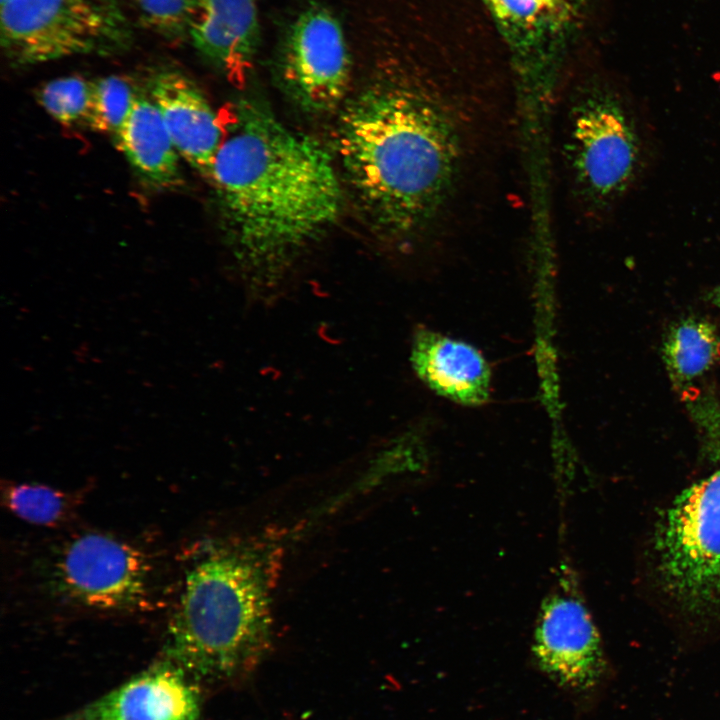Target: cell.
<instances>
[{"instance_id":"obj_1","label":"cell","mask_w":720,"mask_h":720,"mask_svg":"<svg viewBox=\"0 0 720 720\" xmlns=\"http://www.w3.org/2000/svg\"><path fill=\"white\" fill-rule=\"evenodd\" d=\"M336 148L369 219L400 249L455 232L495 152L513 82L489 24L442 6L398 15Z\"/></svg>"},{"instance_id":"obj_20","label":"cell","mask_w":720,"mask_h":720,"mask_svg":"<svg viewBox=\"0 0 720 720\" xmlns=\"http://www.w3.org/2000/svg\"><path fill=\"white\" fill-rule=\"evenodd\" d=\"M142 24L169 41L188 39L192 0H137Z\"/></svg>"},{"instance_id":"obj_8","label":"cell","mask_w":720,"mask_h":720,"mask_svg":"<svg viewBox=\"0 0 720 720\" xmlns=\"http://www.w3.org/2000/svg\"><path fill=\"white\" fill-rule=\"evenodd\" d=\"M274 63L282 88L307 112L333 110L349 89L352 63L344 30L320 3H310L290 20L278 39Z\"/></svg>"},{"instance_id":"obj_6","label":"cell","mask_w":720,"mask_h":720,"mask_svg":"<svg viewBox=\"0 0 720 720\" xmlns=\"http://www.w3.org/2000/svg\"><path fill=\"white\" fill-rule=\"evenodd\" d=\"M121 0H7L0 40L11 64L33 65L76 55H113L133 42Z\"/></svg>"},{"instance_id":"obj_10","label":"cell","mask_w":720,"mask_h":720,"mask_svg":"<svg viewBox=\"0 0 720 720\" xmlns=\"http://www.w3.org/2000/svg\"><path fill=\"white\" fill-rule=\"evenodd\" d=\"M532 651L540 669L570 690L594 687L606 666L597 628L582 600L569 587L545 599Z\"/></svg>"},{"instance_id":"obj_16","label":"cell","mask_w":720,"mask_h":720,"mask_svg":"<svg viewBox=\"0 0 720 720\" xmlns=\"http://www.w3.org/2000/svg\"><path fill=\"white\" fill-rule=\"evenodd\" d=\"M663 358L672 382L685 387L720 364V334L704 320L680 321L665 337Z\"/></svg>"},{"instance_id":"obj_19","label":"cell","mask_w":720,"mask_h":720,"mask_svg":"<svg viewBox=\"0 0 720 720\" xmlns=\"http://www.w3.org/2000/svg\"><path fill=\"white\" fill-rule=\"evenodd\" d=\"M138 95L132 85L118 76L94 82L93 97L86 125L98 132L115 135L130 114Z\"/></svg>"},{"instance_id":"obj_13","label":"cell","mask_w":720,"mask_h":720,"mask_svg":"<svg viewBox=\"0 0 720 720\" xmlns=\"http://www.w3.org/2000/svg\"><path fill=\"white\" fill-rule=\"evenodd\" d=\"M150 93L179 156L209 179L223 132L205 96L190 78L176 70L155 74Z\"/></svg>"},{"instance_id":"obj_5","label":"cell","mask_w":720,"mask_h":720,"mask_svg":"<svg viewBox=\"0 0 720 720\" xmlns=\"http://www.w3.org/2000/svg\"><path fill=\"white\" fill-rule=\"evenodd\" d=\"M494 26L516 85L559 86L591 40L608 0H477Z\"/></svg>"},{"instance_id":"obj_4","label":"cell","mask_w":720,"mask_h":720,"mask_svg":"<svg viewBox=\"0 0 720 720\" xmlns=\"http://www.w3.org/2000/svg\"><path fill=\"white\" fill-rule=\"evenodd\" d=\"M567 93L561 156L570 188L588 208H602L625 191L639 155L632 122L614 90L582 78Z\"/></svg>"},{"instance_id":"obj_18","label":"cell","mask_w":720,"mask_h":720,"mask_svg":"<svg viewBox=\"0 0 720 720\" xmlns=\"http://www.w3.org/2000/svg\"><path fill=\"white\" fill-rule=\"evenodd\" d=\"M93 88L94 82L82 77H62L45 83L38 90L37 99L46 112L60 124H86Z\"/></svg>"},{"instance_id":"obj_3","label":"cell","mask_w":720,"mask_h":720,"mask_svg":"<svg viewBox=\"0 0 720 720\" xmlns=\"http://www.w3.org/2000/svg\"><path fill=\"white\" fill-rule=\"evenodd\" d=\"M284 548V534L270 528L206 549L187 572L168 625L167 660L195 680L255 668L272 644Z\"/></svg>"},{"instance_id":"obj_21","label":"cell","mask_w":720,"mask_h":720,"mask_svg":"<svg viewBox=\"0 0 720 720\" xmlns=\"http://www.w3.org/2000/svg\"><path fill=\"white\" fill-rule=\"evenodd\" d=\"M714 301L720 307V286L714 292Z\"/></svg>"},{"instance_id":"obj_9","label":"cell","mask_w":720,"mask_h":720,"mask_svg":"<svg viewBox=\"0 0 720 720\" xmlns=\"http://www.w3.org/2000/svg\"><path fill=\"white\" fill-rule=\"evenodd\" d=\"M58 590L73 602L98 610L142 608L148 596V565L135 547L102 533L68 542L55 566Z\"/></svg>"},{"instance_id":"obj_22","label":"cell","mask_w":720,"mask_h":720,"mask_svg":"<svg viewBox=\"0 0 720 720\" xmlns=\"http://www.w3.org/2000/svg\"><path fill=\"white\" fill-rule=\"evenodd\" d=\"M0 1H1V4H3V3H5L7 0H0Z\"/></svg>"},{"instance_id":"obj_17","label":"cell","mask_w":720,"mask_h":720,"mask_svg":"<svg viewBox=\"0 0 720 720\" xmlns=\"http://www.w3.org/2000/svg\"><path fill=\"white\" fill-rule=\"evenodd\" d=\"M3 502L17 517L43 526L66 520L77 503L70 494L32 483L8 484L3 488Z\"/></svg>"},{"instance_id":"obj_12","label":"cell","mask_w":720,"mask_h":720,"mask_svg":"<svg viewBox=\"0 0 720 720\" xmlns=\"http://www.w3.org/2000/svg\"><path fill=\"white\" fill-rule=\"evenodd\" d=\"M254 0H192L188 39L209 64L242 84L260 44Z\"/></svg>"},{"instance_id":"obj_11","label":"cell","mask_w":720,"mask_h":720,"mask_svg":"<svg viewBox=\"0 0 720 720\" xmlns=\"http://www.w3.org/2000/svg\"><path fill=\"white\" fill-rule=\"evenodd\" d=\"M200 714L191 678L165 660L62 720H200Z\"/></svg>"},{"instance_id":"obj_2","label":"cell","mask_w":720,"mask_h":720,"mask_svg":"<svg viewBox=\"0 0 720 720\" xmlns=\"http://www.w3.org/2000/svg\"><path fill=\"white\" fill-rule=\"evenodd\" d=\"M209 179L249 297L276 300L301 254L340 214L342 188L331 156L262 104L244 99L233 110Z\"/></svg>"},{"instance_id":"obj_14","label":"cell","mask_w":720,"mask_h":720,"mask_svg":"<svg viewBox=\"0 0 720 720\" xmlns=\"http://www.w3.org/2000/svg\"><path fill=\"white\" fill-rule=\"evenodd\" d=\"M410 359L418 378L439 395L466 406L487 401L490 369L473 346L419 329L412 341Z\"/></svg>"},{"instance_id":"obj_15","label":"cell","mask_w":720,"mask_h":720,"mask_svg":"<svg viewBox=\"0 0 720 720\" xmlns=\"http://www.w3.org/2000/svg\"><path fill=\"white\" fill-rule=\"evenodd\" d=\"M115 142L136 172L152 186L167 189L182 183L179 154L151 98L138 95Z\"/></svg>"},{"instance_id":"obj_7","label":"cell","mask_w":720,"mask_h":720,"mask_svg":"<svg viewBox=\"0 0 720 720\" xmlns=\"http://www.w3.org/2000/svg\"><path fill=\"white\" fill-rule=\"evenodd\" d=\"M657 551L661 576L674 597L695 609L720 599V469L674 500Z\"/></svg>"}]
</instances>
